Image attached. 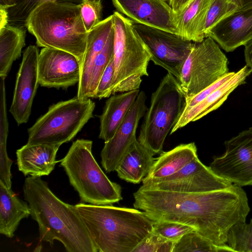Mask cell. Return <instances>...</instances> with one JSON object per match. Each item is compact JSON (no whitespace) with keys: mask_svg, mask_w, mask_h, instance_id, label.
I'll list each match as a JSON object with an SVG mask.
<instances>
[{"mask_svg":"<svg viewBox=\"0 0 252 252\" xmlns=\"http://www.w3.org/2000/svg\"><path fill=\"white\" fill-rule=\"evenodd\" d=\"M49 0L80 4L84 0H16L15 5L7 9L8 25L26 29L30 14L41 4Z\"/></svg>","mask_w":252,"mask_h":252,"instance_id":"cell-29","label":"cell"},{"mask_svg":"<svg viewBox=\"0 0 252 252\" xmlns=\"http://www.w3.org/2000/svg\"><path fill=\"white\" fill-rule=\"evenodd\" d=\"M26 28L35 37L38 46L70 53L82 65L88 32L83 22L80 4L44 2L30 14Z\"/></svg>","mask_w":252,"mask_h":252,"instance_id":"cell-4","label":"cell"},{"mask_svg":"<svg viewBox=\"0 0 252 252\" xmlns=\"http://www.w3.org/2000/svg\"><path fill=\"white\" fill-rule=\"evenodd\" d=\"M228 61L219 44L207 37L194 42L179 81L188 100L229 72Z\"/></svg>","mask_w":252,"mask_h":252,"instance_id":"cell-9","label":"cell"},{"mask_svg":"<svg viewBox=\"0 0 252 252\" xmlns=\"http://www.w3.org/2000/svg\"><path fill=\"white\" fill-rule=\"evenodd\" d=\"M117 11L133 23L178 34L176 14L168 0H111Z\"/></svg>","mask_w":252,"mask_h":252,"instance_id":"cell-16","label":"cell"},{"mask_svg":"<svg viewBox=\"0 0 252 252\" xmlns=\"http://www.w3.org/2000/svg\"><path fill=\"white\" fill-rule=\"evenodd\" d=\"M60 146L26 144L16 151L17 164L25 176L41 177L49 175L56 163Z\"/></svg>","mask_w":252,"mask_h":252,"instance_id":"cell-19","label":"cell"},{"mask_svg":"<svg viewBox=\"0 0 252 252\" xmlns=\"http://www.w3.org/2000/svg\"><path fill=\"white\" fill-rule=\"evenodd\" d=\"M8 25V13L7 9L0 7V30Z\"/></svg>","mask_w":252,"mask_h":252,"instance_id":"cell-39","label":"cell"},{"mask_svg":"<svg viewBox=\"0 0 252 252\" xmlns=\"http://www.w3.org/2000/svg\"><path fill=\"white\" fill-rule=\"evenodd\" d=\"M233 184L215 174L198 157L169 176L142 180L141 188L178 192L201 193L225 189Z\"/></svg>","mask_w":252,"mask_h":252,"instance_id":"cell-11","label":"cell"},{"mask_svg":"<svg viewBox=\"0 0 252 252\" xmlns=\"http://www.w3.org/2000/svg\"><path fill=\"white\" fill-rule=\"evenodd\" d=\"M232 2L237 6L238 9L237 10L252 7V0H234Z\"/></svg>","mask_w":252,"mask_h":252,"instance_id":"cell-40","label":"cell"},{"mask_svg":"<svg viewBox=\"0 0 252 252\" xmlns=\"http://www.w3.org/2000/svg\"><path fill=\"white\" fill-rule=\"evenodd\" d=\"M193 0H168L169 4L176 14L182 12Z\"/></svg>","mask_w":252,"mask_h":252,"instance_id":"cell-37","label":"cell"},{"mask_svg":"<svg viewBox=\"0 0 252 252\" xmlns=\"http://www.w3.org/2000/svg\"><path fill=\"white\" fill-rule=\"evenodd\" d=\"M228 0V1H229L233 2V1L234 0Z\"/></svg>","mask_w":252,"mask_h":252,"instance_id":"cell-42","label":"cell"},{"mask_svg":"<svg viewBox=\"0 0 252 252\" xmlns=\"http://www.w3.org/2000/svg\"><path fill=\"white\" fill-rule=\"evenodd\" d=\"M139 89L121 93L110 96L105 102L102 113L99 116V138L104 142L114 136L128 111L135 102Z\"/></svg>","mask_w":252,"mask_h":252,"instance_id":"cell-20","label":"cell"},{"mask_svg":"<svg viewBox=\"0 0 252 252\" xmlns=\"http://www.w3.org/2000/svg\"><path fill=\"white\" fill-rule=\"evenodd\" d=\"M154 155L138 140L129 148L116 171L127 182L138 184L147 175L156 159Z\"/></svg>","mask_w":252,"mask_h":252,"instance_id":"cell-21","label":"cell"},{"mask_svg":"<svg viewBox=\"0 0 252 252\" xmlns=\"http://www.w3.org/2000/svg\"><path fill=\"white\" fill-rule=\"evenodd\" d=\"M224 154L209 166L218 175L239 187L252 186V127L225 141Z\"/></svg>","mask_w":252,"mask_h":252,"instance_id":"cell-12","label":"cell"},{"mask_svg":"<svg viewBox=\"0 0 252 252\" xmlns=\"http://www.w3.org/2000/svg\"><path fill=\"white\" fill-rule=\"evenodd\" d=\"M114 29L111 31L102 50L94 59L90 73L83 89L77 92L78 98L81 99L94 98L96 89L101 77L114 56Z\"/></svg>","mask_w":252,"mask_h":252,"instance_id":"cell-27","label":"cell"},{"mask_svg":"<svg viewBox=\"0 0 252 252\" xmlns=\"http://www.w3.org/2000/svg\"><path fill=\"white\" fill-rule=\"evenodd\" d=\"M133 25L148 48L151 61L171 73L179 81L184 64L194 42L157 28L137 23Z\"/></svg>","mask_w":252,"mask_h":252,"instance_id":"cell-10","label":"cell"},{"mask_svg":"<svg viewBox=\"0 0 252 252\" xmlns=\"http://www.w3.org/2000/svg\"><path fill=\"white\" fill-rule=\"evenodd\" d=\"M114 74V63L113 58L101 77L94 98L100 99L108 97L113 94Z\"/></svg>","mask_w":252,"mask_h":252,"instance_id":"cell-35","label":"cell"},{"mask_svg":"<svg viewBox=\"0 0 252 252\" xmlns=\"http://www.w3.org/2000/svg\"><path fill=\"white\" fill-rule=\"evenodd\" d=\"M26 29L7 25L0 30V77L6 78L25 45Z\"/></svg>","mask_w":252,"mask_h":252,"instance_id":"cell-26","label":"cell"},{"mask_svg":"<svg viewBox=\"0 0 252 252\" xmlns=\"http://www.w3.org/2000/svg\"><path fill=\"white\" fill-rule=\"evenodd\" d=\"M175 242L152 231L134 248L132 252H172Z\"/></svg>","mask_w":252,"mask_h":252,"instance_id":"cell-33","label":"cell"},{"mask_svg":"<svg viewBox=\"0 0 252 252\" xmlns=\"http://www.w3.org/2000/svg\"><path fill=\"white\" fill-rule=\"evenodd\" d=\"M114 28L113 15H111L88 32L86 49L81 65L80 79L77 92L85 86L90 73L92 63L103 48Z\"/></svg>","mask_w":252,"mask_h":252,"instance_id":"cell-25","label":"cell"},{"mask_svg":"<svg viewBox=\"0 0 252 252\" xmlns=\"http://www.w3.org/2000/svg\"><path fill=\"white\" fill-rule=\"evenodd\" d=\"M95 103L77 97L58 102L28 129L27 144L61 146L71 140L92 117Z\"/></svg>","mask_w":252,"mask_h":252,"instance_id":"cell-8","label":"cell"},{"mask_svg":"<svg viewBox=\"0 0 252 252\" xmlns=\"http://www.w3.org/2000/svg\"><path fill=\"white\" fill-rule=\"evenodd\" d=\"M153 231L163 238L176 242L185 234L195 230L182 223L163 220L153 221Z\"/></svg>","mask_w":252,"mask_h":252,"instance_id":"cell-32","label":"cell"},{"mask_svg":"<svg viewBox=\"0 0 252 252\" xmlns=\"http://www.w3.org/2000/svg\"><path fill=\"white\" fill-rule=\"evenodd\" d=\"M38 69L41 86L66 89L79 83L81 63L70 53L43 48L39 54Z\"/></svg>","mask_w":252,"mask_h":252,"instance_id":"cell-14","label":"cell"},{"mask_svg":"<svg viewBox=\"0 0 252 252\" xmlns=\"http://www.w3.org/2000/svg\"><path fill=\"white\" fill-rule=\"evenodd\" d=\"M146 100L145 92H140L114 136L104 142L100 154L101 163L106 172L116 171L129 148L137 140L136 133L139 122L147 110Z\"/></svg>","mask_w":252,"mask_h":252,"instance_id":"cell-15","label":"cell"},{"mask_svg":"<svg viewBox=\"0 0 252 252\" xmlns=\"http://www.w3.org/2000/svg\"><path fill=\"white\" fill-rule=\"evenodd\" d=\"M38 48L34 45L25 50L17 73L9 112L18 125L26 123L31 114L33 99L39 85Z\"/></svg>","mask_w":252,"mask_h":252,"instance_id":"cell-13","label":"cell"},{"mask_svg":"<svg viewBox=\"0 0 252 252\" xmlns=\"http://www.w3.org/2000/svg\"><path fill=\"white\" fill-rule=\"evenodd\" d=\"M213 0H193L180 13L176 14L179 35L193 42L205 38L204 27L207 13Z\"/></svg>","mask_w":252,"mask_h":252,"instance_id":"cell-23","label":"cell"},{"mask_svg":"<svg viewBox=\"0 0 252 252\" xmlns=\"http://www.w3.org/2000/svg\"><path fill=\"white\" fill-rule=\"evenodd\" d=\"M238 9L228 0H213L209 8L204 27L205 37L208 31L224 17Z\"/></svg>","mask_w":252,"mask_h":252,"instance_id":"cell-31","label":"cell"},{"mask_svg":"<svg viewBox=\"0 0 252 252\" xmlns=\"http://www.w3.org/2000/svg\"><path fill=\"white\" fill-rule=\"evenodd\" d=\"M197 157V148L194 142L180 144L160 154L144 179H158L171 175Z\"/></svg>","mask_w":252,"mask_h":252,"instance_id":"cell-24","label":"cell"},{"mask_svg":"<svg viewBox=\"0 0 252 252\" xmlns=\"http://www.w3.org/2000/svg\"><path fill=\"white\" fill-rule=\"evenodd\" d=\"M234 252L227 245L218 246L196 230L181 237L174 243L172 252Z\"/></svg>","mask_w":252,"mask_h":252,"instance_id":"cell-28","label":"cell"},{"mask_svg":"<svg viewBox=\"0 0 252 252\" xmlns=\"http://www.w3.org/2000/svg\"><path fill=\"white\" fill-rule=\"evenodd\" d=\"M74 206L97 252H132L153 230L154 221L136 208L83 202Z\"/></svg>","mask_w":252,"mask_h":252,"instance_id":"cell-3","label":"cell"},{"mask_svg":"<svg viewBox=\"0 0 252 252\" xmlns=\"http://www.w3.org/2000/svg\"><path fill=\"white\" fill-rule=\"evenodd\" d=\"M185 105L186 98L179 81L168 72L151 95L137 139L154 156L161 152L165 140Z\"/></svg>","mask_w":252,"mask_h":252,"instance_id":"cell-6","label":"cell"},{"mask_svg":"<svg viewBox=\"0 0 252 252\" xmlns=\"http://www.w3.org/2000/svg\"><path fill=\"white\" fill-rule=\"evenodd\" d=\"M252 72L251 69L245 65L202 101L184 111L170 134L219 108L235 89L246 83Z\"/></svg>","mask_w":252,"mask_h":252,"instance_id":"cell-18","label":"cell"},{"mask_svg":"<svg viewBox=\"0 0 252 252\" xmlns=\"http://www.w3.org/2000/svg\"><path fill=\"white\" fill-rule=\"evenodd\" d=\"M207 37L227 52L244 46L252 39V7L237 10L224 17L208 31Z\"/></svg>","mask_w":252,"mask_h":252,"instance_id":"cell-17","label":"cell"},{"mask_svg":"<svg viewBox=\"0 0 252 252\" xmlns=\"http://www.w3.org/2000/svg\"><path fill=\"white\" fill-rule=\"evenodd\" d=\"M244 55L246 65L252 70V39L245 45Z\"/></svg>","mask_w":252,"mask_h":252,"instance_id":"cell-38","label":"cell"},{"mask_svg":"<svg viewBox=\"0 0 252 252\" xmlns=\"http://www.w3.org/2000/svg\"><path fill=\"white\" fill-rule=\"evenodd\" d=\"M23 190L40 241L52 246L59 241L68 252H97L74 205L59 199L40 177H27Z\"/></svg>","mask_w":252,"mask_h":252,"instance_id":"cell-2","label":"cell"},{"mask_svg":"<svg viewBox=\"0 0 252 252\" xmlns=\"http://www.w3.org/2000/svg\"><path fill=\"white\" fill-rule=\"evenodd\" d=\"M226 244L237 252H252V219L250 223L238 222L229 230Z\"/></svg>","mask_w":252,"mask_h":252,"instance_id":"cell-30","label":"cell"},{"mask_svg":"<svg viewBox=\"0 0 252 252\" xmlns=\"http://www.w3.org/2000/svg\"><path fill=\"white\" fill-rule=\"evenodd\" d=\"M133 197L134 207L151 220L188 225L218 246L227 245L229 229L238 222H246L250 211L245 191L234 184L225 189L201 193L140 187Z\"/></svg>","mask_w":252,"mask_h":252,"instance_id":"cell-1","label":"cell"},{"mask_svg":"<svg viewBox=\"0 0 252 252\" xmlns=\"http://www.w3.org/2000/svg\"><path fill=\"white\" fill-rule=\"evenodd\" d=\"M16 0H0V7L9 9L15 5Z\"/></svg>","mask_w":252,"mask_h":252,"instance_id":"cell-41","label":"cell"},{"mask_svg":"<svg viewBox=\"0 0 252 252\" xmlns=\"http://www.w3.org/2000/svg\"><path fill=\"white\" fill-rule=\"evenodd\" d=\"M235 72H229L196 95L188 100H186V105L184 111L191 108L206 98L224 83L231 78L235 74Z\"/></svg>","mask_w":252,"mask_h":252,"instance_id":"cell-36","label":"cell"},{"mask_svg":"<svg viewBox=\"0 0 252 252\" xmlns=\"http://www.w3.org/2000/svg\"><path fill=\"white\" fill-rule=\"evenodd\" d=\"M93 141L77 139L73 142L61 165L82 202L108 205L122 200L121 186L111 181L92 154Z\"/></svg>","mask_w":252,"mask_h":252,"instance_id":"cell-5","label":"cell"},{"mask_svg":"<svg viewBox=\"0 0 252 252\" xmlns=\"http://www.w3.org/2000/svg\"><path fill=\"white\" fill-rule=\"evenodd\" d=\"M114 29V74L113 94L139 89L143 76H148L151 56L133 22L118 11L113 13Z\"/></svg>","mask_w":252,"mask_h":252,"instance_id":"cell-7","label":"cell"},{"mask_svg":"<svg viewBox=\"0 0 252 252\" xmlns=\"http://www.w3.org/2000/svg\"><path fill=\"white\" fill-rule=\"evenodd\" d=\"M28 202L23 201L0 181V233L12 238L21 220L31 215Z\"/></svg>","mask_w":252,"mask_h":252,"instance_id":"cell-22","label":"cell"},{"mask_svg":"<svg viewBox=\"0 0 252 252\" xmlns=\"http://www.w3.org/2000/svg\"><path fill=\"white\" fill-rule=\"evenodd\" d=\"M80 5L83 22L89 32L101 21L102 0H84Z\"/></svg>","mask_w":252,"mask_h":252,"instance_id":"cell-34","label":"cell"}]
</instances>
